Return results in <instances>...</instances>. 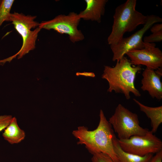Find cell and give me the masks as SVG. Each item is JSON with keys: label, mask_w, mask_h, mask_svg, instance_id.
<instances>
[{"label": "cell", "mask_w": 162, "mask_h": 162, "mask_svg": "<svg viewBox=\"0 0 162 162\" xmlns=\"http://www.w3.org/2000/svg\"><path fill=\"white\" fill-rule=\"evenodd\" d=\"M100 121L96 129L89 130L84 126L74 130L72 134L78 140V144L84 145L92 154L102 153L110 157L114 162H118L115 152L113 139L116 136L111 124L100 110Z\"/></svg>", "instance_id": "1"}, {"label": "cell", "mask_w": 162, "mask_h": 162, "mask_svg": "<svg viewBox=\"0 0 162 162\" xmlns=\"http://www.w3.org/2000/svg\"><path fill=\"white\" fill-rule=\"evenodd\" d=\"M115 66H105L101 77L107 80L109 88L107 92L123 94L126 98H130V93L136 97L141 95L135 86V80L137 74L141 70V66L132 65L129 60L124 56L116 61Z\"/></svg>", "instance_id": "2"}, {"label": "cell", "mask_w": 162, "mask_h": 162, "mask_svg": "<svg viewBox=\"0 0 162 162\" xmlns=\"http://www.w3.org/2000/svg\"><path fill=\"white\" fill-rule=\"evenodd\" d=\"M136 0H128L116 8L112 31L107 38L110 46L116 44L125 33L132 32L146 23L147 16L136 10Z\"/></svg>", "instance_id": "3"}, {"label": "cell", "mask_w": 162, "mask_h": 162, "mask_svg": "<svg viewBox=\"0 0 162 162\" xmlns=\"http://www.w3.org/2000/svg\"><path fill=\"white\" fill-rule=\"evenodd\" d=\"M36 17L35 16L25 15L16 12L9 14L6 21L12 22L14 28L22 38V44L20 50L16 54L0 60V65L10 62L17 56L18 59H20L35 48L38 34L41 30L38 27L39 23L34 20Z\"/></svg>", "instance_id": "4"}, {"label": "cell", "mask_w": 162, "mask_h": 162, "mask_svg": "<svg viewBox=\"0 0 162 162\" xmlns=\"http://www.w3.org/2000/svg\"><path fill=\"white\" fill-rule=\"evenodd\" d=\"M108 121L119 140L128 139L135 135H143L149 131L140 126L137 114L121 104L116 107Z\"/></svg>", "instance_id": "5"}, {"label": "cell", "mask_w": 162, "mask_h": 162, "mask_svg": "<svg viewBox=\"0 0 162 162\" xmlns=\"http://www.w3.org/2000/svg\"><path fill=\"white\" fill-rule=\"evenodd\" d=\"M81 19L78 14L71 12L67 15L60 14L51 20L42 21L39 23L38 27L67 34L70 41L75 43L82 40L85 38L81 31L78 29Z\"/></svg>", "instance_id": "6"}, {"label": "cell", "mask_w": 162, "mask_h": 162, "mask_svg": "<svg viewBox=\"0 0 162 162\" xmlns=\"http://www.w3.org/2000/svg\"><path fill=\"white\" fill-rule=\"evenodd\" d=\"M118 141L123 151L140 156L155 154L162 150V141L151 131L145 135L134 136L127 139H118Z\"/></svg>", "instance_id": "7"}, {"label": "cell", "mask_w": 162, "mask_h": 162, "mask_svg": "<svg viewBox=\"0 0 162 162\" xmlns=\"http://www.w3.org/2000/svg\"><path fill=\"white\" fill-rule=\"evenodd\" d=\"M162 22V18L158 16L147 15L146 22L142 28L128 37L123 38L116 44L110 46L113 54L112 61H119L130 51L143 49L144 46L142 40L144 34L154 24Z\"/></svg>", "instance_id": "8"}, {"label": "cell", "mask_w": 162, "mask_h": 162, "mask_svg": "<svg viewBox=\"0 0 162 162\" xmlns=\"http://www.w3.org/2000/svg\"><path fill=\"white\" fill-rule=\"evenodd\" d=\"M144 43L143 49L132 50L126 53L131 64L135 66L145 65L155 70L162 68L161 51L156 47L154 43Z\"/></svg>", "instance_id": "9"}, {"label": "cell", "mask_w": 162, "mask_h": 162, "mask_svg": "<svg viewBox=\"0 0 162 162\" xmlns=\"http://www.w3.org/2000/svg\"><path fill=\"white\" fill-rule=\"evenodd\" d=\"M162 68L155 70L146 67L142 73L141 88L147 91L153 98L158 100L162 98Z\"/></svg>", "instance_id": "10"}, {"label": "cell", "mask_w": 162, "mask_h": 162, "mask_svg": "<svg viewBox=\"0 0 162 162\" xmlns=\"http://www.w3.org/2000/svg\"><path fill=\"white\" fill-rule=\"evenodd\" d=\"M86 7L78 15L81 19L100 23L105 12L107 0H85Z\"/></svg>", "instance_id": "11"}, {"label": "cell", "mask_w": 162, "mask_h": 162, "mask_svg": "<svg viewBox=\"0 0 162 162\" xmlns=\"http://www.w3.org/2000/svg\"><path fill=\"white\" fill-rule=\"evenodd\" d=\"M133 100L138 105L140 110L144 112L150 119L152 128L151 131L153 133L156 132L162 123V106L150 107L143 104L135 98Z\"/></svg>", "instance_id": "12"}, {"label": "cell", "mask_w": 162, "mask_h": 162, "mask_svg": "<svg viewBox=\"0 0 162 162\" xmlns=\"http://www.w3.org/2000/svg\"><path fill=\"white\" fill-rule=\"evenodd\" d=\"M4 139L11 144H18L23 140L26 136L25 131L19 126L16 118L13 117L2 133Z\"/></svg>", "instance_id": "13"}, {"label": "cell", "mask_w": 162, "mask_h": 162, "mask_svg": "<svg viewBox=\"0 0 162 162\" xmlns=\"http://www.w3.org/2000/svg\"><path fill=\"white\" fill-rule=\"evenodd\" d=\"M113 142L118 162H149L153 156L152 154L140 156L124 151L120 147L116 136L113 138Z\"/></svg>", "instance_id": "14"}, {"label": "cell", "mask_w": 162, "mask_h": 162, "mask_svg": "<svg viewBox=\"0 0 162 162\" xmlns=\"http://www.w3.org/2000/svg\"><path fill=\"white\" fill-rule=\"evenodd\" d=\"M14 0H3L0 7V27L10 13Z\"/></svg>", "instance_id": "15"}, {"label": "cell", "mask_w": 162, "mask_h": 162, "mask_svg": "<svg viewBox=\"0 0 162 162\" xmlns=\"http://www.w3.org/2000/svg\"><path fill=\"white\" fill-rule=\"evenodd\" d=\"M162 40V31L152 33L148 36L144 37L143 41L148 43L160 42Z\"/></svg>", "instance_id": "16"}, {"label": "cell", "mask_w": 162, "mask_h": 162, "mask_svg": "<svg viewBox=\"0 0 162 162\" xmlns=\"http://www.w3.org/2000/svg\"><path fill=\"white\" fill-rule=\"evenodd\" d=\"M92 155V162H114L112 158L106 154L100 153Z\"/></svg>", "instance_id": "17"}, {"label": "cell", "mask_w": 162, "mask_h": 162, "mask_svg": "<svg viewBox=\"0 0 162 162\" xmlns=\"http://www.w3.org/2000/svg\"><path fill=\"white\" fill-rule=\"evenodd\" d=\"M13 117L10 115L0 116V132L4 130L9 124Z\"/></svg>", "instance_id": "18"}, {"label": "cell", "mask_w": 162, "mask_h": 162, "mask_svg": "<svg viewBox=\"0 0 162 162\" xmlns=\"http://www.w3.org/2000/svg\"><path fill=\"white\" fill-rule=\"evenodd\" d=\"M149 162H162V150L153 156Z\"/></svg>", "instance_id": "19"}, {"label": "cell", "mask_w": 162, "mask_h": 162, "mask_svg": "<svg viewBox=\"0 0 162 162\" xmlns=\"http://www.w3.org/2000/svg\"><path fill=\"white\" fill-rule=\"evenodd\" d=\"M150 29L152 33L162 31V24L159 23L153 25L151 27Z\"/></svg>", "instance_id": "20"}, {"label": "cell", "mask_w": 162, "mask_h": 162, "mask_svg": "<svg viewBox=\"0 0 162 162\" xmlns=\"http://www.w3.org/2000/svg\"><path fill=\"white\" fill-rule=\"evenodd\" d=\"M76 75L77 76H88L94 77L95 76V75L93 72H77L76 73Z\"/></svg>", "instance_id": "21"}, {"label": "cell", "mask_w": 162, "mask_h": 162, "mask_svg": "<svg viewBox=\"0 0 162 162\" xmlns=\"http://www.w3.org/2000/svg\"><path fill=\"white\" fill-rule=\"evenodd\" d=\"M2 2V0H0V7L1 5Z\"/></svg>", "instance_id": "22"}]
</instances>
